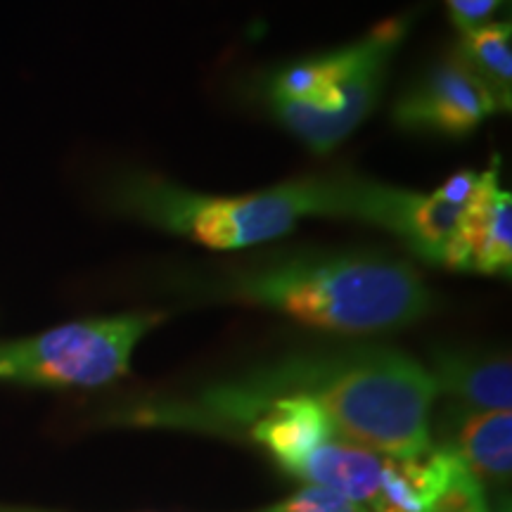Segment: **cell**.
<instances>
[{
    "label": "cell",
    "mask_w": 512,
    "mask_h": 512,
    "mask_svg": "<svg viewBox=\"0 0 512 512\" xmlns=\"http://www.w3.org/2000/svg\"><path fill=\"white\" fill-rule=\"evenodd\" d=\"M304 394L323 408L337 441L384 458H418L430 448V413L439 387L415 358L394 349H351L292 358L192 401L202 427L249 418L278 396Z\"/></svg>",
    "instance_id": "1"
},
{
    "label": "cell",
    "mask_w": 512,
    "mask_h": 512,
    "mask_svg": "<svg viewBox=\"0 0 512 512\" xmlns=\"http://www.w3.org/2000/svg\"><path fill=\"white\" fill-rule=\"evenodd\" d=\"M420 195L354 176H306L247 195H204L150 176L126 178L112 202L147 223L211 249H242L285 238L309 216L375 223L406 242Z\"/></svg>",
    "instance_id": "2"
},
{
    "label": "cell",
    "mask_w": 512,
    "mask_h": 512,
    "mask_svg": "<svg viewBox=\"0 0 512 512\" xmlns=\"http://www.w3.org/2000/svg\"><path fill=\"white\" fill-rule=\"evenodd\" d=\"M230 297L339 335L403 328L425 316L432 302L411 264L358 252L273 261L238 275Z\"/></svg>",
    "instance_id": "3"
},
{
    "label": "cell",
    "mask_w": 512,
    "mask_h": 512,
    "mask_svg": "<svg viewBox=\"0 0 512 512\" xmlns=\"http://www.w3.org/2000/svg\"><path fill=\"white\" fill-rule=\"evenodd\" d=\"M406 31V17L387 19L347 48L285 67L268 86L275 119L313 152L335 150L375 110Z\"/></svg>",
    "instance_id": "4"
},
{
    "label": "cell",
    "mask_w": 512,
    "mask_h": 512,
    "mask_svg": "<svg viewBox=\"0 0 512 512\" xmlns=\"http://www.w3.org/2000/svg\"><path fill=\"white\" fill-rule=\"evenodd\" d=\"M159 313H124L64 323L41 335L0 344V380L43 387H102L128 373L136 344Z\"/></svg>",
    "instance_id": "5"
},
{
    "label": "cell",
    "mask_w": 512,
    "mask_h": 512,
    "mask_svg": "<svg viewBox=\"0 0 512 512\" xmlns=\"http://www.w3.org/2000/svg\"><path fill=\"white\" fill-rule=\"evenodd\" d=\"M498 110L489 88L453 50L401 95L394 105V121L408 131L460 138Z\"/></svg>",
    "instance_id": "6"
},
{
    "label": "cell",
    "mask_w": 512,
    "mask_h": 512,
    "mask_svg": "<svg viewBox=\"0 0 512 512\" xmlns=\"http://www.w3.org/2000/svg\"><path fill=\"white\" fill-rule=\"evenodd\" d=\"M441 266L453 271L505 275L512 271V197L498 181V159L479 174L463 221L446 247Z\"/></svg>",
    "instance_id": "7"
},
{
    "label": "cell",
    "mask_w": 512,
    "mask_h": 512,
    "mask_svg": "<svg viewBox=\"0 0 512 512\" xmlns=\"http://www.w3.org/2000/svg\"><path fill=\"white\" fill-rule=\"evenodd\" d=\"M472 475L453 446L427 448L418 458H387L380 494L368 512H427L451 486Z\"/></svg>",
    "instance_id": "8"
},
{
    "label": "cell",
    "mask_w": 512,
    "mask_h": 512,
    "mask_svg": "<svg viewBox=\"0 0 512 512\" xmlns=\"http://www.w3.org/2000/svg\"><path fill=\"white\" fill-rule=\"evenodd\" d=\"M249 434L283 470H290L318 446L337 441L332 422L316 401L304 394L278 396L249 418Z\"/></svg>",
    "instance_id": "9"
},
{
    "label": "cell",
    "mask_w": 512,
    "mask_h": 512,
    "mask_svg": "<svg viewBox=\"0 0 512 512\" xmlns=\"http://www.w3.org/2000/svg\"><path fill=\"white\" fill-rule=\"evenodd\" d=\"M384 463L387 458L368 448L344 444V441H328L287 472L309 484L337 491L370 510L380 494Z\"/></svg>",
    "instance_id": "10"
},
{
    "label": "cell",
    "mask_w": 512,
    "mask_h": 512,
    "mask_svg": "<svg viewBox=\"0 0 512 512\" xmlns=\"http://www.w3.org/2000/svg\"><path fill=\"white\" fill-rule=\"evenodd\" d=\"M477 185L479 174L467 169L453 174L432 195H420L413 207L411 223H408L406 245L425 261L441 264L446 247L451 245L453 235L470 207Z\"/></svg>",
    "instance_id": "11"
},
{
    "label": "cell",
    "mask_w": 512,
    "mask_h": 512,
    "mask_svg": "<svg viewBox=\"0 0 512 512\" xmlns=\"http://www.w3.org/2000/svg\"><path fill=\"white\" fill-rule=\"evenodd\" d=\"M439 392L453 394L465 406L484 411H510L512 403V370L510 358H472L446 354L439 356L437 373Z\"/></svg>",
    "instance_id": "12"
},
{
    "label": "cell",
    "mask_w": 512,
    "mask_h": 512,
    "mask_svg": "<svg viewBox=\"0 0 512 512\" xmlns=\"http://www.w3.org/2000/svg\"><path fill=\"white\" fill-rule=\"evenodd\" d=\"M453 451L477 479L510 477L512 415L510 411L472 413L458 430Z\"/></svg>",
    "instance_id": "13"
},
{
    "label": "cell",
    "mask_w": 512,
    "mask_h": 512,
    "mask_svg": "<svg viewBox=\"0 0 512 512\" xmlns=\"http://www.w3.org/2000/svg\"><path fill=\"white\" fill-rule=\"evenodd\" d=\"M470 72L489 88L501 110H510L512 98V29L508 22L482 24L463 31L456 48Z\"/></svg>",
    "instance_id": "14"
},
{
    "label": "cell",
    "mask_w": 512,
    "mask_h": 512,
    "mask_svg": "<svg viewBox=\"0 0 512 512\" xmlns=\"http://www.w3.org/2000/svg\"><path fill=\"white\" fill-rule=\"evenodd\" d=\"M264 512H368L363 505H358L351 498L337 494V491L325 489V486L309 484L283 503L273 505Z\"/></svg>",
    "instance_id": "15"
},
{
    "label": "cell",
    "mask_w": 512,
    "mask_h": 512,
    "mask_svg": "<svg viewBox=\"0 0 512 512\" xmlns=\"http://www.w3.org/2000/svg\"><path fill=\"white\" fill-rule=\"evenodd\" d=\"M427 512H489L486 510L482 484L475 475L460 479L456 486L446 491Z\"/></svg>",
    "instance_id": "16"
},
{
    "label": "cell",
    "mask_w": 512,
    "mask_h": 512,
    "mask_svg": "<svg viewBox=\"0 0 512 512\" xmlns=\"http://www.w3.org/2000/svg\"><path fill=\"white\" fill-rule=\"evenodd\" d=\"M448 12H451L453 24L460 31H470L489 19L494 12L501 8L503 0H446Z\"/></svg>",
    "instance_id": "17"
}]
</instances>
